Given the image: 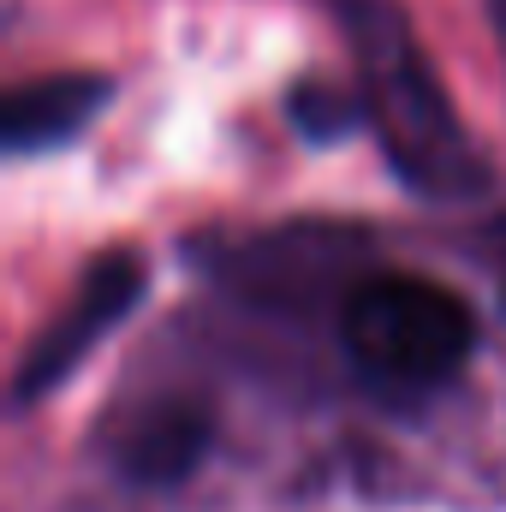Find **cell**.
<instances>
[{
	"label": "cell",
	"instance_id": "cell-1",
	"mask_svg": "<svg viewBox=\"0 0 506 512\" xmlns=\"http://www.w3.org/2000/svg\"><path fill=\"white\" fill-rule=\"evenodd\" d=\"M346 42L358 54V96L364 120L376 126L381 155L399 173V185L423 203H471L489 191V167L459 126V108L411 36L405 12L393 0H340Z\"/></svg>",
	"mask_w": 506,
	"mask_h": 512
},
{
	"label": "cell",
	"instance_id": "cell-2",
	"mask_svg": "<svg viewBox=\"0 0 506 512\" xmlns=\"http://www.w3.org/2000/svg\"><path fill=\"white\" fill-rule=\"evenodd\" d=\"M340 346L381 393H429L477 352V322L459 292L423 274H370L340 304Z\"/></svg>",
	"mask_w": 506,
	"mask_h": 512
},
{
	"label": "cell",
	"instance_id": "cell-3",
	"mask_svg": "<svg viewBox=\"0 0 506 512\" xmlns=\"http://www.w3.org/2000/svg\"><path fill=\"white\" fill-rule=\"evenodd\" d=\"M143 286H149V268L137 262V256L114 251L102 256L84 280H78V292L60 304V316L24 346V364H18V382H12V399L18 405H36V399H48L54 387L66 382L120 322L131 316V304L143 298Z\"/></svg>",
	"mask_w": 506,
	"mask_h": 512
},
{
	"label": "cell",
	"instance_id": "cell-4",
	"mask_svg": "<svg viewBox=\"0 0 506 512\" xmlns=\"http://www.w3.org/2000/svg\"><path fill=\"white\" fill-rule=\"evenodd\" d=\"M209 435H215V417L203 399L161 393V399L126 411V423L108 435V465L131 489H173L203 465Z\"/></svg>",
	"mask_w": 506,
	"mask_h": 512
},
{
	"label": "cell",
	"instance_id": "cell-5",
	"mask_svg": "<svg viewBox=\"0 0 506 512\" xmlns=\"http://www.w3.org/2000/svg\"><path fill=\"white\" fill-rule=\"evenodd\" d=\"M114 84L102 72H54V78H36V84H18L6 102H0V131H6V155L24 161L36 149H54L66 137L90 126L102 108H108Z\"/></svg>",
	"mask_w": 506,
	"mask_h": 512
},
{
	"label": "cell",
	"instance_id": "cell-6",
	"mask_svg": "<svg viewBox=\"0 0 506 512\" xmlns=\"http://www.w3.org/2000/svg\"><path fill=\"white\" fill-rule=\"evenodd\" d=\"M286 114H292V126L304 131L310 143H334V137H352V131H358L364 96H346V90H334V84L304 78V84H292Z\"/></svg>",
	"mask_w": 506,
	"mask_h": 512
},
{
	"label": "cell",
	"instance_id": "cell-7",
	"mask_svg": "<svg viewBox=\"0 0 506 512\" xmlns=\"http://www.w3.org/2000/svg\"><path fill=\"white\" fill-rule=\"evenodd\" d=\"M489 12H495V30H501V48H506V0H489Z\"/></svg>",
	"mask_w": 506,
	"mask_h": 512
},
{
	"label": "cell",
	"instance_id": "cell-8",
	"mask_svg": "<svg viewBox=\"0 0 506 512\" xmlns=\"http://www.w3.org/2000/svg\"><path fill=\"white\" fill-rule=\"evenodd\" d=\"M501 298H506V292H501Z\"/></svg>",
	"mask_w": 506,
	"mask_h": 512
}]
</instances>
